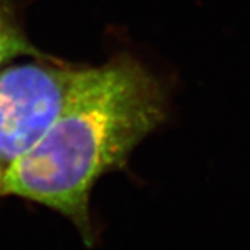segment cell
Masks as SVG:
<instances>
[{"label": "cell", "instance_id": "cell-1", "mask_svg": "<svg viewBox=\"0 0 250 250\" xmlns=\"http://www.w3.org/2000/svg\"><path fill=\"white\" fill-rule=\"evenodd\" d=\"M167 114L164 82L132 54H116L92 67L45 136L6 167L4 196L57 211L74 224L85 245H93V188L106 174L123 170Z\"/></svg>", "mask_w": 250, "mask_h": 250}, {"label": "cell", "instance_id": "cell-2", "mask_svg": "<svg viewBox=\"0 0 250 250\" xmlns=\"http://www.w3.org/2000/svg\"><path fill=\"white\" fill-rule=\"evenodd\" d=\"M90 70L57 59L0 68V159L6 167L45 136Z\"/></svg>", "mask_w": 250, "mask_h": 250}, {"label": "cell", "instance_id": "cell-3", "mask_svg": "<svg viewBox=\"0 0 250 250\" xmlns=\"http://www.w3.org/2000/svg\"><path fill=\"white\" fill-rule=\"evenodd\" d=\"M20 57L56 60L29 41L13 0H0V68Z\"/></svg>", "mask_w": 250, "mask_h": 250}, {"label": "cell", "instance_id": "cell-4", "mask_svg": "<svg viewBox=\"0 0 250 250\" xmlns=\"http://www.w3.org/2000/svg\"><path fill=\"white\" fill-rule=\"evenodd\" d=\"M4 172H6V164L0 159V197L4 196Z\"/></svg>", "mask_w": 250, "mask_h": 250}]
</instances>
